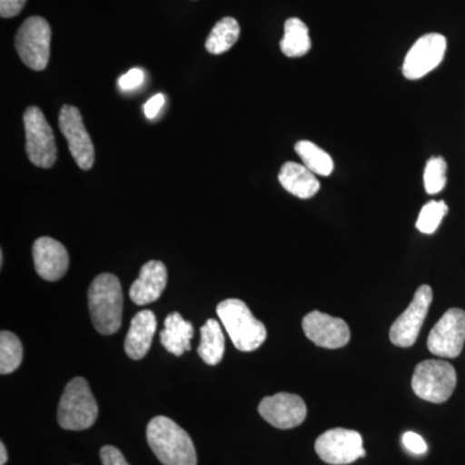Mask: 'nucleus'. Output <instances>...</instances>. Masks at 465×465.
I'll list each match as a JSON object with an SVG mask.
<instances>
[{
	"label": "nucleus",
	"instance_id": "obj_1",
	"mask_svg": "<svg viewBox=\"0 0 465 465\" xmlns=\"http://www.w3.org/2000/svg\"><path fill=\"white\" fill-rule=\"evenodd\" d=\"M150 449L163 465H197L194 443L179 424L166 416H155L146 428Z\"/></svg>",
	"mask_w": 465,
	"mask_h": 465
},
{
	"label": "nucleus",
	"instance_id": "obj_2",
	"mask_svg": "<svg viewBox=\"0 0 465 465\" xmlns=\"http://www.w3.org/2000/svg\"><path fill=\"white\" fill-rule=\"evenodd\" d=\"M88 307L101 335H113L121 329L124 293L115 275L103 273L94 278L88 290Z\"/></svg>",
	"mask_w": 465,
	"mask_h": 465
},
{
	"label": "nucleus",
	"instance_id": "obj_3",
	"mask_svg": "<svg viewBox=\"0 0 465 465\" xmlns=\"http://www.w3.org/2000/svg\"><path fill=\"white\" fill-rule=\"evenodd\" d=\"M216 312L238 351H253L264 344L268 335L264 323L253 317L246 302L226 299L217 305Z\"/></svg>",
	"mask_w": 465,
	"mask_h": 465
},
{
	"label": "nucleus",
	"instance_id": "obj_4",
	"mask_svg": "<svg viewBox=\"0 0 465 465\" xmlns=\"http://www.w3.org/2000/svg\"><path fill=\"white\" fill-rule=\"evenodd\" d=\"M99 416V406L90 385L84 378L72 379L58 403L57 420L66 430H84L91 428Z\"/></svg>",
	"mask_w": 465,
	"mask_h": 465
},
{
	"label": "nucleus",
	"instance_id": "obj_5",
	"mask_svg": "<svg viewBox=\"0 0 465 465\" xmlns=\"http://www.w3.org/2000/svg\"><path fill=\"white\" fill-rule=\"evenodd\" d=\"M412 391L419 399L432 403L446 402L457 387V371L442 360H425L415 367Z\"/></svg>",
	"mask_w": 465,
	"mask_h": 465
},
{
	"label": "nucleus",
	"instance_id": "obj_6",
	"mask_svg": "<svg viewBox=\"0 0 465 465\" xmlns=\"http://www.w3.org/2000/svg\"><path fill=\"white\" fill-rule=\"evenodd\" d=\"M51 26L41 16L27 18L20 26L15 45L21 61L35 72H42L48 65L51 50Z\"/></svg>",
	"mask_w": 465,
	"mask_h": 465
},
{
	"label": "nucleus",
	"instance_id": "obj_7",
	"mask_svg": "<svg viewBox=\"0 0 465 465\" xmlns=\"http://www.w3.org/2000/svg\"><path fill=\"white\" fill-rule=\"evenodd\" d=\"M26 154L34 166L51 168L57 161V146L54 131L42 110L30 106L24 113Z\"/></svg>",
	"mask_w": 465,
	"mask_h": 465
},
{
	"label": "nucleus",
	"instance_id": "obj_8",
	"mask_svg": "<svg viewBox=\"0 0 465 465\" xmlns=\"http://www.w3.org/2000/svg\"><path fill=\"white\" fill-rule=\"evenodd\" d=\"M314 449L324 463L331 465H347L354 463L358 458L366 457L361 434L344 428H335L321 434Z\"/></svg>",
	"mask_w": 465,
	"mask_h": 465
},
{
	"label": "nucleus",
	"instance_id": "obj_9",
	"mask_svg": "<svg viewBox=\"0 0 465 465\" xmlns=\"http://www.w3.org/2000/svg\"><path fill=\"white\" fill-rule=\"evenodd\" d=\"M432 300L433 291L428 284H423L416 290L411 304L391 324L390 338L394 345L400 348H410L415 344Z\"/></svg>",
	"mask_w": 465,
	"mask_h": 465
},
{
	"label": "nucleus",
	"instance_id": "obj_10",
	"mask_svg": "<svg viewBox=\"0 0 465 465\" xmlns=\"http://www.w3.org/2000/svg\"><path fill=\"white\" fill-rule=\"evenodd\" d=\"M465 344V312L451 308L434 324L428 336V349L434 356L457 358Z\"/></svg>",
	"mask_w": 465,
	"mask_h": 465
},
{
	"label": "nucleus",
	"instance_id": "obj_11",
	"mask_svg": "<svg viewBox=\"0 0 465 465\" xmlns=\"http://www.w3.org/2000/svg\"><path fill=\"white\" fill-rule=\"evenodd\" d=\"M58 125L67 140L70 154L82 170H91L94 163V146L85 130L84 118L78 108L64 105L58 115Z\"/></svg>",
	"mask_w": 465,
	"mask_h": 465
},
{
	"label": "nucleus",
	"instance_id": "obj_12",
	"mask_svg": "<svg viewBox=\"0 0 465 465\" xmlns=\"http://www.w3.org/2000/svg\"><path fill=\"white\" fill-rule=\"evenodd\" d=\"M448 42L440 34L430 33L419 38L406 54L402 73L410 81L423 78L442 63Z\"/></svg>",
	"mask_w": 465,
	"mask_h": 465
},
{
	"label": "nucleus",
	"instance_id": "obj_13",
	"mask_svg": "<svg viewBox=\"0 0 465 465\" xmlns=\"http://www.w3.org/2000/svg\"><path fill=\"white\" fill-rule=\"evenodd\" d=\"M259 414L278 430H292L304 423L308 409L302 397L291 393H277L262 400Z\"/></svg>",
	"mask_w": 465,
	"mask_h": 465
},
{
	"label": "nucleus",
	"instance_id": "obj_14",
	"mask_svg": "<svg viewBox=\"0 0 465 465\" xmlns=\"http://www.w3.org/2000/svg\"><path fill=\"white\" fill-rule=\"evenodd\" d=\"M302 330L317 347L338 349L351 341V330L344 320L313 311L302 320Z\"/></svg>",
	"mask_w": 465,
	"mask_h": 465
},
{
	"label": "nucleus",
	"instance_id": "obj_15",
	"mask_svg": "<svg viewBox=\"0 0 465 465\" xmlns=\"http://www.w3.org/2000/svg\"><path fill=\"white\" fill-rule=\"evenodd\" d=\"M33 258L36 273L50 282L61 280L69 268L67 250L54 238L41 237L34 242Z\"/></svg>",
	"mask_w": 465,
	"mask_h": 465
},
{
	"label": "nucleus",
	"instance_id": "obj_16",
	"mask_svg": "<svg viewBox=\"0 0 465 465\" xmlns=\"http://www.w3.org/2000/svg\"><path fill=\"white\" fill-rule=\"evenodd\" d=\"M166 265L158 260H152L143 266L139 278L131 286V300L137 305L157 302L166 289Z\"/></svg>",
	"mask_w": 465,
	"mask_h": 465
},
{
	"label": "nucleus",
	"instance_id": "obj_17",
	"mask_svg": "<svg viewBox=\"0 0 465 465\" xmlns=\"http://www.w3.org/2000/svg\"><path fill=\"white\" fill-rule=\"evenodd\" d=\"M157 331V318L152 311H142L134 317L124 341L125 354L139 361L148 354L153 336Z\"/></svg>",
	"mask_w": 465,
	"mask_h": 465
},
{
	"label": "nucleus",
	"instance_id": "obj_18",
	"mask_svg": "<svg viewBox=\"0 0 465 465\" xmlns=\"http://www.w3.org/2000/svg\"><path fill=\"white\" fill-rule=\"evenodd\" d=\"M281 185L291 194L302 200H309L320 192L321 183L316 174L308 170L304 164L287 162L278 174Z\"/></svg>",
	"mask_w": 465,
	"mask_h": 465
},
{
	"label": "nucleus",
	"instance_id": "obj_19",
	"mask_svg": "<svg viewBox=\"0 0 465 465\" xmlns=\"http://www.w3.org/2000/svg\"><path fill=\"white\" fill-rule=\"evenodd\" d=\"M194 336V327L189 321L183 320L182 314L173 313L164 321V329L161 332V342L170 353L183 356L191 349Z\"/></svg>",
	"mask_w": 465,
	"mask_h": 465
},
{
	"label": "nucleus",
	"instance_id": "obj_20",
	"mask_svg": "<svg viewBox=\"0 0 465 465\" xmlns=\"http://www.w3.org/2000/svg\"><path fill=\"white\" fill-rule=\"evenodd\" d=\"M225 351V338L222 326L215 320H208L201 327V342L198 354L207 365L215 366L222 362Z\"/></svg>",
	"mask_w": 465,
	"mask_h": 465
},
{
	"label": "nucleus",
	"instance_id": "obj_21",
	"mask_svg": "<svg viewBox=\"0 0 465 465\" xmlns=\"http://www.w3.org/2000/svg\"><path fill=\"white\" fill-rule=\"evenodd\" d=\"M284 56L302 57L311 51L308 26L300 18L292 17L284 23V35L280 43Z\"/></svg>",
	"mask_w": 465,
	"mask_h": 465
},
{
	"label": "nucleus",
	"instance_id": "obj_22",
	"mask_svg": "<svg viewBox=\"0 0 465 465\" xmlns=\"http://www.w3.org/2000/svg\"><path fill=\"white\" fill-rule=\"evenodd\" d=\"M241 27L232 17H224L213 26L206 39V50L211 54H222L231 50L240 38Z\"/></svg>",
	"mask_w": 465,
	"mask_h": 465
},
{
	"label": "nucleus",
	"instance_id": "obj_23",
	"mask_svg": "<svg viewBox=\"0 0 465 465\" xmlns=\"http://www.w3.org/2000/svg\"><path fill=\"white\" fill-rule=\"evenodd\" d=\"M295 152L302 158L304 166L314 174L330 176L333 171V161L329 153L324 152L320 146L307 140L296 143Z\"/></svg>",
	"mask_w": 465,
	"mask_h": 465
},
{
	"label": "nucleus",
	"instance_id": "obj_24",
	"mask_svg": "<svg viewBox=\"0 0 465 465\" xmlns=\"http://www.w3.org/2000/svg\"><path fill=\"white\" fill-rule=\"evenodd\" d=\"M24 349L20 339L15 333H0V374L14 372L23 362Z\"/></svg>",
	"mask_w": 465,
	"mask_h": 465
},
{
	"label": "nucleus",
	"instance_id": "obj_25",
	"mask_svg": "<svg viewBox=\"0 0 465 465\" xmlns=\"http://www.w3.org/2000/svg\"><path fill=\"white\" fill-rule=\"evenodd\" d=\"M448 211L449 207L445 201L428 202L419 213L416 228L424 234H433L439 229Z\"/></svg>",
	"mask_w": 465,
	"mask_h": 465
},
{
	"label": "nucleus",
	"instance_id": "obj_26",
	"mask_svg": "<svg viewBox=\"0 0 465 465\" xmlns=\"http://www.w3.org/2000/svg\"><path fill=\"white\" fill-rule=\"evenodd\" d=\"M448 163L442 157H433L427 162L424 170V186L428 194H439L445 189Z\"/></svg>",
	"mask_w": 465,
	"mask_h": 465
},
{
	"label": "nucleus",
	"instance_id": "obj_27",
	"mask_svg": "<svg viewBox=\"0 0 465 465\" xmlns=\"http://www.w3.org/2000/svg\"><path fill=\"white\" fill-rule=\"evenodd\" d=\"M143 78H145V75H143V70L134 67L118 79L119 88L124 92L136 90L137 87L143 84Z\"/></svg>",
	"mask_w": 465,
	"mask_h": 465
},
{
	"label": "nucleus",
	"instance_id": "obj_28",
	"mask_svg": "<svg viewBox=\"0 0 465 465\" xmlns=\"http://www.w3.org/2000/svg\"><path fill=\"white\" fill-rule=\"evenodd\" d=\"M402 443L410 452L415 455H423L428 450L427 443H425L423 437L414 432H406L403 434Z\"/></svg>",
	"mask_w": 465,
	"mask_h": 465
},
{
	"label": "nucleus",
	"instance_id": "obj_29",
	"mask_svg": "<svg viewBox=\"0 0 465 465\" xmlns=\"http://www.w3.org/2000/svg\"><path fill=\"white\" fill-rule=\"evenodd\" d=\"M100 458L103 465H130L124 454L114 446H104L100 451Z\"/></svg>",
	"mask_w": 465,
	"mask_h": 465
},
{
	"label": "nucleus",
	"instance_id": "obj_30",
	"mask_svg": "<svg viewBox=\"0 0 465 465\" xmlns=\"http://www.w3.org/2000/svg\"><path fill=\"white\" fill-rule=\"evenodd\" d=\"M25 5L26 0H0V16L2 18L16 17Z\"/></svg>",
	"mask_w": 465,
	"mask_h": 465
},
{
	"label": "nucleus",
	"instance_id": "obj_31",
	"mask_svg": "<svg viewBox=\"0 0 465 465\" xmlns=\"http://www.w3.org/2000/svg\"><path fill=\"white\" fill-rule=\"evenodd\" d=\"M164 104V96L162 94H155L148 103L143 105V112H145L146 118L154 119L158 115L159 110L162 109Z\"/></svg>",
	"mask_w": 465,
	"mask_h": 465
},
{
	"label": "nucleus",
	"instance_id": "obj_32",
	"mask_svg": "<svg viewBox=\"0 0 465 465\" xmlns=\"http://www.w3.org/2000/svg\"><path fill=\"white\" fill-rule=\"evenodd\" d=\"M8 454L7 450H5V445L3 442H0V465H5L7 463Z\"/></svg>",
	"mask_w": 465,
	"mask_h": 465
},
{
	"label": "nucleus",
	"instance_id": "obj_33",
	"mask_svg": "<svg viewBox=\"0 0 465 465\" xmlns=\"http://www.w3.org/2000/svg\"><path fill=\"white\" fill-rule=\"evenodd\" d=\"M3 260H5V256H3V252H0V265L3 266Z\"/></svg>",
	"mask_w": 465,
	"mask_h": 465
}]
</instances>
